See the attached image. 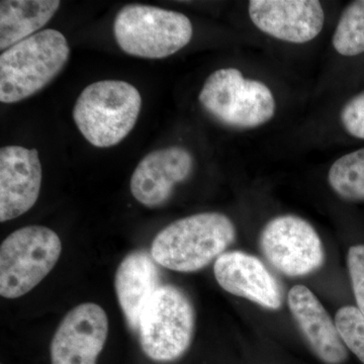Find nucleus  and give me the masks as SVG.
Here are the masks:
<instances>
[{"mask_svg": "<svg viewBox=\"0 0 364 364\" xmlns=\"http://www.w3.org/2000/svg\"><path fill=\"white\" fill-rule=\"evenodd\" d=\"M236 238L233 222L221 213L182 218L160 231L151 246L158 264L178 272H195L217 260Z\"/></svg>", "mask_w": 364, "mask_h": 364, "instance_id": "1", "label": "nucleus"}, {"mask_svg": "<svg viewBox=\"0 0 364 364\" xmlns=\"http://www.w3.org/2000/svg\"><path fill=\"white\" fill-rule=\"evenodd\" d=\"M70 48L59 31H41L0 55V102L16 104L39 92L68 62Z\"/></svg>", "mask_w": 364, "mask_h": 364, "instance_id": "2", "label": "nucleus"}, {"mask_svg": "<svg viewBox=\"0 0 364 364\" xmlns=\"http://www.w3.org/2000/svg\"><path fill=\"white\" fill-rule=\"evenodd\" d=\"M142 97L135 86L121 80L88 85L74 105L73 119L83 136L97 148L121 143L138 121Z\"/></svg>", "mask_w": 364, "mask_h": 364, "instance_id": "3", "label": "nucleus"}, {"mask_svg": "<svg viewBox=\"0 0 364 364\" xmlns=\"http://www.w3.org/2000/svg\"><path fill=\"white\" fill-rule=\"evenodd\" d=\"M195 325V309L186 293L171 284L161 286L141 314V348L155 363L176 361L191 347Z\"/></svg>", "mask_w": 364, "mask_h": 364, "instance_id": "4", "label": "nucleus"}, {"mask_svg": "<svg viewBox=\"0 0 364 364\" xmlns=\"http://www.w3.org/2000/svg\"><path fill=\"white\" fill-rule=\"evenodd\" d=\"M117 45L131 56L163 59L191 42L193 25L188 16L160 7L128 4L117 13L114 25Z\"/></svg>", "mask_w": 364, "mask_h": 364, "instance_id": "5", "label": "nucleus"}, {"mask_svg": "<svg viewBox=\"0 0 364 364\" xmlns=\"http://www.w3.org/2000/svg\"><path fill=\"white\" fill-rule=\"evenodd\" d=\"M62 253V242L50 228L32 225L16 230L0 246V294L18 299L51 272Z\"/></svg>", "mask_w": 364, "mask_h": 364, "instance_id": "6", "label": "nucleus"}, {"mask_svg": "<svg viewBox=\"0 0 364 364\" xmlns=\"http://www.w3.org/2000/svg\"><path fill=\"white\" fill-rule=\"evenodd\" d=\"M198 100L203 109L222 124L253 129L274 117L275 100L264 83L244 78L236 68L219 69L205 80Z\"/></svg>", "mask_w": 364, "mask_h": 364, "instance_id": "7", "label": "nucleus"}, {"mask_svg": "<svg viewBox=\"0 0 364 364\" xmlns=\"http://www.w3.org/2000/svg\"><path fill=\"white\" fill-rule=\"evenodd\" d=\"M260 247L268 262L287 277L311 274L325 260L317 232L298 215H279L268 222L261 232Z\"/></svg>", "mask_w": 364, "mask_h": 364, "instance_id": "8", "label": "nucleus"}, {"mask_svg": "<svg viewBox=\"0 0 364 364\" xmlns=\"http://www.w3.org/2000/svg\"><path fill=\"white\" fill-rule=\"evenodd\" d=\"M109 335V318L95 303L74 306L60 323L51 345V364H97Z\"/></svg>", "mask_w": 364, "mask_h": 364, "instance_id": "9", "label": "nucleus"}, {"mask_svg": "<svg viewBox=\"0 0 364 364\" xmlns=\"http://www.w3.org/2000/svg\"><path fill=\"white\" fill-rule=\"evenodd\" d=\"M248 11L261 32L294 44L317 38L325 23L324 9L317 0H251Z\"/></svg>", "mask_w": 364, "mask_h": 364, "instance_id": "10", "label": "nucleus"}, {"mask_svg": "<svg viewBox=\"0 0 364 364\" xmlns=\"http://www.w3.org/2000/svg\"><path fill=\"white\" fill-rule=\"evenodd\" d=\"M37 149L6 146L0 150V222L26 214L37 203L42 186Z\"/></svg>", "mask_w": 364, "mask_h": 364, "instance_id": "11", "label": "nucleus"}, {"mask_svg": "<svg viewBox=\"0 0 364 364\" xmlns=\"http://www.w3.org/2000/svg\"><path fill=\"white\" fill-rule=\"evenodd\" d=\"M193 169V157L182 147L153 151L141 160L131 178V193L147 208L164 205L178 183L186 181Z\"/></svg>", "mask_w": 364, "mask_h": 364, "instance_id": "12", "label": "nucleus"}, {"mask_svg": "<svg viewBox=\"0 0 364 364\" xmlns=\"http://www.w3.org/2000/svg\"><path fill=\"white\" fill-rule=\"evenodd\" d=\"M214 273L224 291L269 310L282 305V291L262 261L242 251L223 253L215 261Z\"/></svg>", "mask_w": 364, "mask_h": 364, "instance_id": "13", "label": "nucleus"}, {"mask_svg": "<svg viewBox=\"0 0 364 364\" xmlns=\"http://www.w3.org/2000/svg\"><path fill=\"white\" fill-rule=\"evenodd\" d=\"M289 308L314 353L326 364H342L348 352L336 325L321 301L305 286H294L289 293Z\"/></svg>", "mask_w": 364, "mask_h": 364, "instance_id": "14", "label": "nucleus"}, {"mask_svg": "<svg viewBox=\"0 0 364 364\" xmlns=\"http://www.w3.org/2000/svg\"><path fill=\"white\" fill-rule=\"evenodd\" d=\"M160 287L156 261L146 251H134L119 263L114 287L119 306L131 329L138 331L144 306Z\"/></svg>", "mask_w": 364, "mask_h": 364, "instance_id": "15", "label": "nucleus"}, {"mask_svg": "<svg viewBox=\"0 0 364 364\" xmlns=\"http://www.w3.org/2000/svg\"><path fill=\"white\" fill-rule=\"evenodd\" d=\"M60 4L58 0H2L0 50L6 51L37 33L54 16Z\"/></svg>", "mask_w": 364, "mask_h": 364, "instance_id": "16", "label": "nucleus"}, {"mask_svg": "<svg viewBox=\"0 0 364 364\" xmlns=\"http://www.w3.org/2000/svg\"><path fill=\"white\" fill-rule=\"evenodd\" d=\"M328 182L334 193L348 202L364 200V147L333 163Z\"/></svg>", "mask_w": 364, "mask_h": 364, "instance_id": "17", "label": "nucleus"}, {"mask_svg": "<svg viewBox=\"0 0 364 364\" xmlns=\"http://www.w3.org/2000/svg\"><path fill=\"white\" fill-rule=\"evenodd\" d=\"M335 51L353 58L364 54V0L347 4L340 16L332 39Z\"/></svg>", "mask_w": 364, "mask_h": 364, "instance_id": "18", "label": "nucleus"}, {"mask_svg": "<svg viewBox=\"0 0 364 364\" xmlns=\"http://www.w3.org/2000/svg\"><path fill=\"white\" fill-rule=\"evenodd\" d=\"M335 325L343 343L364 364L363 314L355 306H343L335 316Z\"/></svg>", "mask_w": 364, "mask_h": 364, "instance_id": "19", "label": "nucleus"}, {"mask_svg": "<svg viewBox=\"0 0 364 364\" xmlns=\"http://www.w3.org/2000/svg\"><path fill=\"white\" fill-rule=\"evenodd\" d=\"M340 122L349 136L364 141V90L345 102L340 112Z\"/></svg>", "mask_w": 364, "mask_h": 364, "instance_id": "20", "label": "nucleus"}, {"mask_svg": "<svg viewBox=\"0 0 364 364\" xmlns=\"http://www.w3.org/2000/svg\"><path fill=\"white\" fill-rule=\"evenodd\" d=\"M347 264L356 304L364 316V244L349 249Z\"/></svg>", "mask_w": 364, "mask_h": 364, "instance_id": "21", "label": "nucleus"}]
</instances>
